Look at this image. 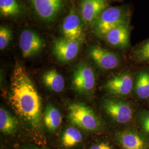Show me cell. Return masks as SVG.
<instances>
[{"mask_svg":"<svg viewBox=\"0 0 149 149\" xmlns=\"http://www.w3.org/2000/svg\"><path fill=\"white\" fill-rule=\"evenodd\" d=\"M9 100L19 116L32 127L39 129L42 124L41 97L27 70L17 63L11 78Z\"/></svg>","mask_w":149,"mask_h":149,"instance_id":"1","label":"cell"},{"mask_svg":"<svg viewBox=\"0 0 149 149\" xmlns=\"http://www.w3.org/2000/svg\"><path fill=\"white\" fill-rule=\"evenodd\" d=\"M68 119L74 127L88 132H97L103 129L101 119L90 107L81 102L68 107Z\"/></svg>","mask_w":149,"mask_h":149,"instance_id":"2","label":"cell"},{"mask_svg":"<svg viewBox=\"0 0 149 149\" xmlns=\"http://www.w3.org/2000/svg\"><path fill=\"white\" fill-rule=\"evenodd\" d=\"M129 13L122 6L106 8L93 23V31L97 36L103 37L114 27L129 22Z\"/></svg>","mask_w":149,"mask_h":149,"instance_id":"3","label":"cell"},{"mask_svg":"<svg viewBox=\"0 0 149 149\" xmlns=\"http://www.w3.org/2000/svg\"><path fill=\"white\" fill-rule=\"evenodd\" d=\"M96 81L92 69L87 64L81 63L74 70L72 85L74 90L81 95H91L95 90Z\"/></svg>","mask_w":149,"mask_h":149,"instance_id":"4","label":"cell"},{"mask_svg":"<svg viewBox=\"0 0 149 149\" xmlns=\"http://www.w3.org/2000/svg\"><path fill=\"white\" fill-rule=\"evenodd\" d=\"M102 106L107 114L118 124H127L133 118V107L122 100L107 98L103 102Z\"/></svg>","mask_w":149,"mask_h":149,"instance_id":"5","label":"cell"},{"mask_svg":"<svg viewBox=\"0 0 149 149\" xmlns=\"http://www.w3.org/2000/svg\"><path fill=\"white\" fill-rule=\"evenodd\" d=\"M114 140L120 149H149V140L139 130L126 129L114 134Z\"/></svg>","mask_w":149,"mask_h":149,"instance_id":"6","label":"cell"},{"mask_svg":"<svg viewBox=\"0 0 149 149\" xmlns=\"http://www.w3.org/2000/svg\"><path fill=\"white\" fill-rule=\"evenodd\" d=\"M133 76L125 71L115 75L107 80L104 89L111 96L118 97L129 95L133 90Z\"/></svg>","mask_w":149,"mask_h":149,"instance_id":"7","label":"cell"},{"mask_svg":"<svg viewBox=\"0 0 149 149\" xmlns=\"http://www.w3.org/2000/svg\"><path fill=\"white\" fill-rule=\"evenodd\" d=\"M88 55L91 59L102 70L114 69L120 64V59L117 54L100 46L91 47Z\"/></svg>","mask_w":149,"mask_h":149,"instance_id":"8","label":"cell"},{"mask_svg":"<svg viewBox=\"0 0 149 149\" xmlns=\"http://www.w3.org/2000/svg\"><path fill=\"white\" fill-rule=\"evenodd\" d=\"M81 43L66 38H60L54 42L53 52L56 59L62 63L74 60L79 53Z\"/></svg>","mask_w":149,"mask_h":149,"instance_id":"9","label":"cell"},{"mask_svg":"<svg viewBox=\"0 0 149 149\" xmlns=\"http://www.w3.org/2000/svg\"><path fill=\"white\" fill-rule=\"evenodd\" d=\"M19 47L24 58H30L39 53L44 47V41L36 33L24 30L19 37Z\"/></svg>","mask_w":149,"mask_h":149,"instance_id":"10","label":"cell"},{"mask_svg":"<svg viewBox=\"0 0 149 149\" xmlns=\"http://www.w3.org/2000/svg\"><path fill=\"white\" fill-rule=\"evenodd\" d=\"M38 16L46 22L54 21L61 11L62 0H29Z\"/></svg>","mask_w":149,"mask_h":149,"instance_id":"11","label":"cell"},{"mask_svg":"<svg viewBox=\"0 0 149 149\" xmlns=\"http://www.w3.org/2000/svg\"><path fill=\"white\" fill-rule=\"evenodd\" d=\"M64 37L82 43L84 40V32L80 17L74 11H71L66 17L62 25Z\"/></svg>","mask_w":149,"mask_h":149,"instance_id":"12","label":"cell"},{"mask_svg":"<svg viewBox=\"0 0 149 149\" xmlns=\"http://www.w3.org/2000/svg\"><path fill=\"white\" fill-rule=\"evenodd\" d=\"M107 7L106 0H82L80 7L82 21L87 24L94 23Z\"/></svg>","mask_w":149,"mask_h":149,"instance_id":"13","label":"cell"},{"mask_svg":"<svg viewBox=\"0 0 149 149\" xmlns=\"http://www.w3.org/2000/svg\"><path fill=\"white\" fill-rule=\"evenodd\" d=\"M109 45L114 47L126 48L129 45V23H125L113 28L103 37Z\"/></svg>","mask_w":149,"mask_h":149,"instance_id":"14","label":"cell"},{"mask_svg":"<svg viewBox=\"0 0 149 149\" xmlns=\"http://www.w3.org/2000/svg\"><path fill=\"white\" fill-rule=\"evenodd\" d=\"M43 121L44 125L50 133L55 132L62 123V116L59 110L52 104L46 107Z\"/></svg>","mask_w":149,"mask_h":149,"instance_id":"15","label":"cell"},{"mask_svg":"<svg viewBox=\"0 0 149 149\" xmlns=\"http://www.w3.org/2000/svg\"><path fill=\"white\" fill-rule=\"evenodd\" d=\"M42 81L48 89L55 92H61L65 85L63 76L54 69L45 72L42 76Z\"/></svg>","mask_w":149,"mask_h":149,"instance_id":"16","label":"cell"},{"mask_svg":"<svg viewBox=\"0 0 149 149\" xmlns=\"http://www.w3.org/2000/svg\"><path fill=\"white\" fill-rule=\"evenodd\" d=\"M83 139V135L78 129L70 127L63 132L60 138V143L64 148L72 149L81 144Z\"/></svg>","mask_w":149,"mask_h":149,"instance_id":"17","label":"cell"},{"mask_svg":"<svg viewBox=\"0 0 149 149\" xmlns=\"http://www.w3.org/2000/svg\"><path fill=\"white\" fill-rule=\"evenodd\" d=\"M18 126L16 118L3 108L0 109V130L6 135H11L15 133Z\"/></svg>","mask_w":149,"mask_h":149,"instance_id":"18","label":"cell"},{"mask_svg":"<svg viewBox=\"0 0 149 149\" xmlns=\"http://www.w3.org/2000/svg\"><path fill=\"white\" fill-rule=\"evenodd\" d=\"M135 92L136 95L141 100L149 98V71L144 70L139 73L135 82Z\"/></svg>","mask_w":149,"mask_h":149,"instance_id":"19","label":"cell"},{"mask_svg":"<svg viewBox=\"0 0 149 149\" xmlns=\"http://www.w3.org/2000/svg\"><path fill=\"white\" fill-rule=\"evenodd\" d=\"M21 12V6L17 0H0L1 16L6 17L18 16Z\"/></svg>","mask_w":149,"mask_h":149,"instance_id":"20","label":"cell"},{"mask_svg":"<svg viewBox=\"0 0 149 149\" xmlns=\"http://www.w3.org/2000/svg\"><path fill=\"white\" fill-rule=\"evenodd\" d=\"M137 124L139 130L149 140V111L143 110L139 113Z\"/></svg>","mask_w":149,"mask_h":149,"instance_id":"21","label":"cell"},{"mask_svg":"<svg viewBox=\"0 0 149 149\" xmlns=\"http://www.w3.org/2000/svg\"><path fill=\"white\" fill-rule=\"evenodd\" d=\"M12 38V32L11 29L6 26L0 27V49H5L9 44Z\"/></svg>","mask_w":149,"mask_h":149,"instance_id":"22","label":"cell"},{"mask_svg":"<svg viewBox=\"0 0 149 149\" xmlns=\"http://www.w3.org/2000/svg\"><path fill=\"white\" fill-rule=\"evenodd\" d=\"M134 55L139 61L149 62V40L135 50Z\"/></svg>","mask_w":149,"mask_h":149,"instance_id":"23","label":"cell"},{"mask_svg":"<svg viewBox=\"0 0 149 149\" xmlns=\"http://www.w3.org/2000/svg\"><path fill=\"white\" fill-rule=\"evenodd\" d=\"M89 149H116L109 141L102 140L93 144Z\"/></svg>","mask_w":149,"mask_h":149,"instance_id":"24","label":"cell"},{"mask_svg":"<svg viewBox=\"0 0 149 149\" xmlns=\"http://www.w3.org/2000/svg\"><path fill=\"white\" fill-rule=\"evenodd\" d=\"M24 149H43V148H26Z\"/></svg>","mask_w":149,"mask_h":149,"instance_id":"25","label":"cell"}]
</instances>
